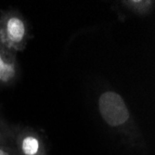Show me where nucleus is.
<instances>
[{"label":"nucleus","mask_w":155,"mask_h":155,"mask_svg":"<svg viewBox=\"0 0 155 155\" xmlns=\"http://www.w3.org/2000/svg\"><path fill=\"white\" fill-rule=\"evenodd\" d=\"M20 75L16 53L0 43V86L8 87L15 83Z\"/></svg>","instance_id":"20e7f679"},{"label":"nucleus","mask_w":155,"mask_h":155,"mask_svg":"<svg viewBox=\"0 0 155 155\" xmlns=\"http://www.w3.org/2000/svg\"><path fill=\"white\" fill-rule=\"evenodd\" d=\"M13 127L4 120L0 119V145L10 144L12 138Z\"/></svg>","instance_id":"423d86ee"},{"label":"nucleus","mask_w":155,"mask_h":155,"mask_svg":"<svg viewBox=\"0 0 155 155\" xmlns=\"http://www.w3.org/2000/svg\"><path fill=\"white\" fill-rule=\"evenodd\" d=\"M0 155H18L15 148L12 144H5L0 145Z\"/></svg>","instance_id":"0eeeda50"},{"label":"nucleus","mask_w":155,"mask_h":155,"mask_svg":"<svg viewBox=\"0 0 155 155\" xmlns=\"http://www.w3.org/2000/svg\"><path fill=\"white\" fill-rule=\"evenodd\" d=\"M32 38V26L18 9L0 12V43L5 48L14 53L23 51Z\"/></svg>","instance_id":"f03ea898"},{"label":"nucleus","mask_w":155,"mask_h":155,"mask_svg":"<svg viewBox=\"0 0 155 155\" xmlns=\"http://www.w3.org/2000/svg\"><path fill=\"white\" fill-rule=\"evenodd\" d=\"M11 144L18 155H48V146L44 137L29 126L13 127Z\"/></svg>","instance_id":"7ed1b4c3"},{"label":"nucleus","mask_w":155,"mask_h":155,"mask_svg":"<svg viewBox=\"0 0 155 155\" xmlns=\"http://www.w3.org/2000/svg\"><path fill=\"white\" fill-rule=\"evenodd\" d=\"M102 120L111 129L124 136L133 145H143V136L123 97L115 91L103 92L97 100Z\"/></svg>","instance_id":"f257e3e1"},{"label":"nucleus","mask_w":155,"mask_h":155,"mask_svg":"<svg viewBox=\"0 0 155 155\" xmlns=\"http://www.w3.org/2000/svg\"><path fill=\"white\" fill-rule=\"evenodd\" d=\"M121 5L129 12L137 16H149L155 8L154 0H124Z\"/></svg>","instance_id":"39448f33"}]
</instances>
